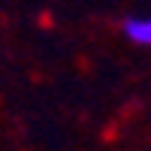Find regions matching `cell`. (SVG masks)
<instances>
[{
    "instance_id": "1",
    "label": "cell",
    "mask_w": 151,
    "mask_h": 151,
    "mask_svg": "<svg viewBox=\"0 0 151 151\" xmlns=\"http://www.w3.org/2000/svg\"><path fill=\"white\" fill-rule=\"evenodd\" d=\"M124 33H127L130 42H136V45H148V42H151V21L133 15V18L124 21Z\"/></svg>"
}]
</instances>
